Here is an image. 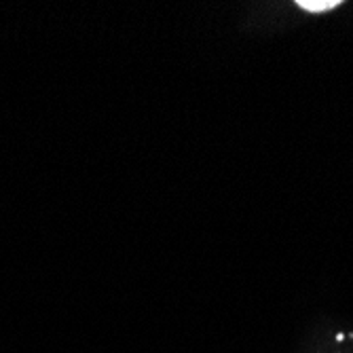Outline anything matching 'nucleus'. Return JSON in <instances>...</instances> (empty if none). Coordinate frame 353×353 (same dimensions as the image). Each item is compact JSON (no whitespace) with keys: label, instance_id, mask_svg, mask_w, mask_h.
Wrapping results in <instances>:
<instances>
[{"label":"nucleus","instance_id":"nucleus-1","mask_svg":"<svg viewBox=\"0 0 353 353\" xmlns=\"http://www.w3.org/2000/svg\"><path fill=\"white\" fill-rule=\"evenodd\" d=\"M339 5H341V0H299L296 3V7L309 13H326V11L336 9Z\"/></svg>","mask_w":353,"mask_h":353}]
</instances>
